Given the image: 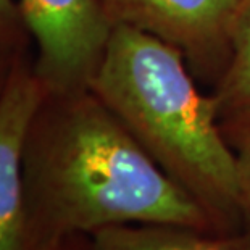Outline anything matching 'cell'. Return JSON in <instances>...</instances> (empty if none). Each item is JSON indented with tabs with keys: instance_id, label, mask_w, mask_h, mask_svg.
<instances>
[{
	"instance_id": "cell-7",
	"label": "cell",
	"mask_w": 250,
	"mask_h": 250,
	"mask_svg": "<svg viewBox=\"0 0 250 250\" xmlns=\"http://www.w3.org/2000/svg\"><path fill=\"white\" fill-rule=\"evenodd\" d=\"M220 120L250 113V0L234 18L226 66L213 94Z\"/></svg>"
},
{
	"instance_id": "cell-10",
	"label": "cell",
	"mask_w": 250,
	"mask_h": 250,
	"mask_svg": "<svg viewBox=\"0 0 250 250\" xmlns=\"http://www.w3.org/2000/svg\"><path fill=\"white\" fill-rule=\"evenodd\" d=\"M24 52H15V50L5 49V47H0V100H2L5 89H7L10 74H12L15 63H17L18 57L21 54H24Z\"/></svg>"
},
{
	"instance_id": "cell-3",
	"label": "cell",
	"mask_w": 250,
	"mask_h": 250,
	"mask_svg": "<svg viewBox=\"0 0 250 250\" xmlns=\"http://www.w3.org/2000/svg\"><path fill=\"white\" fill-rule=\"evenodd\" d=\"M36 47L37 78L50 94L89 89L113 24L104 0H17Z\"/></svg>"
},
{
	"instance_id": "cell-5",
	"label": "cell",
	"mask_w": 250,
	"mask_h": 250,
	"mask_svg": "<svg viewBox=\"0 0 250 250\" xmlns=\"http://www.w3.org/2000/svg\"><path fill=\"white\" fill-rule=\"evenodd\" d=\"M45 95L47 89L24 52L0 100V250H29L23 150L29 125Z\"/></svg>"
},
{
	"instance_id": "cell-9",
	"label": "cell",
	"mask_w": 250,
	"mask_h": 250,
	"mask_svg": "<svg viewBox=\"0 0 250 250\" xmlns=\"http://www.w3.org/2000/svg\"><path fill=\"white\" fill-rule=\"evenodd\" d=\"M29 36L26 33L17 0H0V47L24 52Z\"/></svg>"
},
{
	"instance_id": "cell-2",
	"label": "cell",
	"mask_w": 250,
	"mask_h": 250,
	"mask_svg": "<svg viewBox=\"0 0 250 250\" xmlns=\"http://www.w3.org/2000/svg\"><path fill=\"white\" fill-rule=\"evenodd\" d=\"M89 89L202 207L215 231L242 229L236 160L216 100L195 86L178 49L115 24Z\"/></svg>"
},
{
	"instance_id": "cell-8",
	"label": "cell",
	"mask_w": 250,
	"mask_h": 250,
	"mask_svg": "<svg viewBox=\"0 0 250 250\" xmlns=\"http://www.w3.org/2000/svg\"><path fill=\"white\" fill-rule=\"evenodd\" d=\"M221 127L236 160L241 226L250 234V113L221 120Z\"/></svg>"
},
{
	"instance_id": "cell-6",
	"label": "cell",
	"mask_w": 250,
	"mask_h": 250,
	"mask_svg": "<svg viewBox=\"0 0 250 250\" xmlns=\"http://www.w3.org/2000/svg\"><path fill=\"white\" fill-rule=\"evenodd\" d=\"M94 250H250L246 231L220 232L179 225L111 226L90 236Z\"/></svg>"
},
{
	"instance_id": "cell-11",
	"label": "cell",
	"mask_w": 250,
	"mask_h": 250,
	"mask_svg": "<svg viewBox=\"0 0 250 250\" xmlns=\"http://www.w3.org/2000/svg\"><path fill=\"white\" fill-rule=\"evenodd\" d=\"M42 250H94L90 236H84V234H74V236L62 239L60 242L54 244V246L42 249Z\"/></svg>"
},
{
	"instance_id": "cell-4",
	"label": "cell",
	"mask_w": 250,
	"mask_h": 250,
	"mask_svg": "<svg viewBox=\"0 0 250 250\" xmlns=\"http://www.w3.org/2000/svg\"><path fill=\"white\" fill-rule=\"evenodd\" d=\"M242 0H104L111 24L139 29L178 49L184 58L215 62L229 54Z\"/></svg>"
},
{
	"instance_id": "cell-1",
	"label": "cell",
	"mask_w": 250,
	"mask_h": 250,
	"mask_svg": "<svg viewBox=\"0 0 250 250\" xmlns=\"http://www.w3.org/2000/svg\"><path fill=\"white\" fill-rule=\"evenodd\" d=\"M23 186L29 250L123 225L215 231L90 89L47 92L26 134Z\"/></svg>"
}]
</instances>
